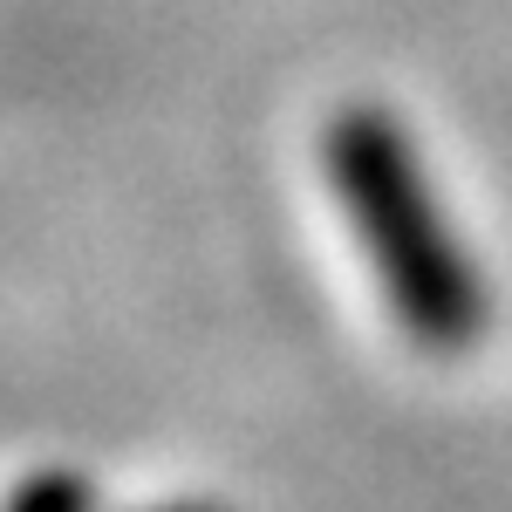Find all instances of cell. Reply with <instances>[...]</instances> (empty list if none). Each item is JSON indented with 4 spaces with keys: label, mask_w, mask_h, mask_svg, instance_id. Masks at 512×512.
<instances>
[{
    "label": "cell",
    "mask_w": 512,
    "mask_h": 512,
    "mask_svg": "<svg viewBox=\"0 0 512 512\" xmlns=\"http://www.w3.org/2000/svg\"><path fill=\"white\" fill-rule=\"evenodd\" d=\"M321 171H328V192L342 198L355 239L369 253V274L383 287V308L410 335V349L437 362L472 355L485 342L492 301L396 110L383 103L335 110L321 130Z\"/></svg>",
    "instance_id": "6da1fadb"
},
{
    "label": "cell",
    "mask_w": 512,
    "mask_h": 512,
    "mask_svg": "<svg viewBox=\"0 0 512 512\" xmlns=\"http://www.w3.org/2000/svg\"><path fill=\"white\" fill-rule=\"evenodd\" d=\"M14 512H89V485L82 478H41V485L21 492Z\"/></svg>",
    "instance_id": "7a4b0ae2"
},
{
    "label": "cell",
    "mask_w": 512,
    "mask_h": 512,
    "mask_svg": "<svg viewBox=\"0 0 512 512\" xmlns=\"http://www.w3.org/2000/svg\"><path fill=\"white\" fill-rule=\"evenodd\" d=\"M158 512H219V506H158Z\"/></svg>",
    "instance_id": "3957f363"
}]
</instances>
